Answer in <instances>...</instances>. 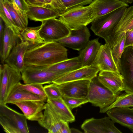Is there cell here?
<instances>
[{"instance_id":"1","label":"cell","mask_w":133,"mask_h":133,"mask_svg":"<svg viewBox=\"0 0 133 133\" xmlns=\"http://www.w3.org/2000/svg\"><path fill=\"white\" fill-rule=\"evenodd\" d=\"M68 59L65 46L57 42H49L29 49L24 63L25 66H49Z\"/></svg>"},{"instance_id":"2","label":"cell","mask_w":133,"mask_h":133,"mask_svg":"<svg viewBox=\"0 0 133 133\" xmlns=\"http://www.w3.org/2000/svg\"><path fill=\"white\" fill-rule=\"evenodd\" d=\"M96 14L89 4L69 9L60 14L58 19L70 30H77L87 26L96 17Z\"/></svg>"},{"instance_id":"3","label":"cell","mask_w":133,"mask_h":133,"mask_svg":"<svg viewBox=\"0 0 133 133\" xmlns=\"http://www.w3.org/2000/svg\"><path fill=\"white\" fill-rule=\"evenodd\" d=\"M127 7H123L96 17L91 23V29L96 35L103 38L107 43Z\"/></svg>"},{"instance_id":"4","label":"cell","mask_w":133,"mask_h":133,"mask_svg":"<svg viewBox=\"0 0 133 133\" xmlns=\"http://www.w3.org/2000/svg\"><path fill=\"white\" fill-rule=\"evenodd\" d=\"M27 119L21 114L7 106L0 104V123L7 133H29Z\"/></svg>"},{"instance_id":"5","label":"cell","mask_w":133,"mask_h":133,"mask_svg":"<svg viewBox=\"0 0 133 133\" xmlns=\"http://www.w3.org/2000/svg\"><path fill=\"white\" fill-rule=\"evenodd\" d=\"M118 95L114 94L102 84L97 76L90 81L86 98L93 106L99 108L100 113H104Z\"/></svg>"},{"instance_id":"6","label":"cell","mask_w":133,"mask_h":133,"mask_svg":"<svg viewBox=\"0 0 133 133\" xmlns=\"http://www.w3.org/2000/svg\"><path fill=\"white\" fill-rule=\"evenodd\" d=\"M22 80L21 72L6 63L0 68V104L6 101L14 87Z\"/></svg>"},{"instance_id":"7","label":"cell","mask_w":133,"mask_h":133,"mask_svg":"<svg viewBox=\"0 0 133 133\" xmlns=\"http://www.w3.org/2000/svg\"><path fill=\"white\" fill-rule=\"evenodd\" d=\"M47 66H25L21 72L24 83L50 84L63 75L48 70Z\"/></svg>"},{"instance_id":"8","label":"cell","mask_w":133,"mask_h":133,"mask_svg":"<svg viewBox=\"0 0 133 133\" xmlns=\"http://www.w3.org/2000/svg\"><path fill=\"white\" fill-rule=\"evenodd\" d=\"M42 23L40 34L45 42H57L70 34V30L59 19L51 18Z\"/></svg>"},{"instance_id":"9","label":"cell","mask_w":133,"mask_h":133,"mask_svg":"<svg viewBox=\"0 0 133 133\" xmlns=\"http://www.w3.org/2000/svg\"><path fill=\"white\" fill-rule=\"evenodd\" d=\"M119 71L123 79V91L133 94V48H125L121 57Z\"/></svg>"},{"instance_id":"10","label":"cell","mask_w":133,"mask_h":133,"mask_svg":"<svg viewBox=\"0 0 133 133\" xmlns=\"http://www.w3.org/2000/svg\"><path fill=\"white\" fill-rule=\"evenodd\" d=\"M109 117L99 119L92 118L85 120L81 126L85 133H122Z\"/></svg>"},{"instance_id":"11","label":"cell","mask_w":133,"mask_h":133,"mask_svg":"<svg viewBox=\"0 0 133 133\" xmlns=\"http://www.w3.org/2000/svg\"><path fill=\"white\" fill-rule=\"evenodd\" d=\"M90 36L89 30L86 26L79 29L70 30L68 36L57 42L65 47L80 51L88 43Z\"/></svg>"},{"instance_id":"12","label":"cell","mask_w":133,"mask_h":133,"mask_svg":"<svg viewBox=\"0 0 133 133\" xmlns=\"http://www.w3.org/2000/svg\"><path fill=\"white\" fill-rule=\"evenodd\" d=\"M100 70L92 65L83 67L66 73L58 77L52 83L58 85L66 82L82 80L91 81L97 76Z\"/></svg>"},{"instance_id":"13","label":"cell","mask_w":133,"mask_h":133,"mask_svg":"<svg viewBox=\"0 0 133 133\" xmlns=\"http://www.w3.org/2000/svg\"><path fill=\"white\" fill-rule=\"evenodd\" d=\"M90 81L82 80L68 82L58 85L62 97L85 98Z\"/></svg>"},{"instance_id":"14","label":"cell","mask_w":133,"mask_h":133,"mask_svg":"<svg viewBox=\"0 0 133 133\" xmlns=\"http://www.w3.org/2000/svg\"><path fill=\"white\" fill-rule=\"evenodd\" d=\"M100 71L120 73L113 59L111 49L108 45H101L96 57L92 65Z\"/></svg>"},{"instance_id":"15","label":"cell","mask_w":133,"mask_h":133,"mask_svg":"<svg viewBox=\"0 0 133 133\" xmlns=\"http://www.w3.org/2000/svg\"><path fill=\"white\" fill-rule=\"evenodd\" d=\"M31 47L30 43L27 41L18 42L13 47L4 62L21 72L25 66L24 58L25 54Z\"/></svg>"},{"instance_id":"16","label":"cell","mask_w":133,"mask_h":133,"mask_svg":"<svg viewBox=\"0 0 133 133\" xmlns=\"http://www.w3.org/2000/svg\"><path fill=\"white\" fill-rule=\"evenodd\" d=\"M12 104L18 107L29 120L38 122L43 117L42 111L45 108V104L44 101H20L15 102Z\"/></svg>"},{"instance_id":"17","label":"cell","mask_w":133,"mask_h":133,"mask_svg":"<svg viewBox=\"0 0 133 133\" xmlns=\"http://www.w3.org/2000/svg\"><path fill=\"white\" fill-rule=\"evenodd\" d=\"M129 30H133V6L127 8L109 38V44L115 45L124 33Z\"/></svg>"},{"instance_id":"18","label":"cell","mask_w":133,"mask_h":133,"mask_svg":"<svg viewBox=\"0 0 133 133\" xmlns=\"http://www.w3.org/2000/svg\"><path fill=\"white\" fill-rule=\"evenodd\" d=\"M43 115L38 122L39 124L48 131L49 133H59L63 120L55 111L51 105L45 104Z\"/></svg>"},{"instance_id":"19","label":"cell","mask_w":133,"mask_h":133,"mask_svg":"<svg viewBox=\"0 0 133 133\" xmlns=\"http://www.w3.org/2000/svg\"><path fill=\"white\" fill-rule=\"evenodd\" d=\"M100 82L115 95L123 91V77L120 73L100 71L98 76Z\"/></svg>"},{"instance_id":"20","label":"cell","mask_w":133,"mask_h":133,"mask_svg":"<svg viewBox=\"0 0 133 133\" xmlns=\"http://www.w3.org/2000/svg\"><path fill=\"white\" fill-rule=\"evenodd\" d=\"M106 113L115 123L128 128L133 132V108H112L107 111Z\"/></svg>"},{"instance_id":"21","label":"cell","mask_w":133,"mask_h":133,"mask_svg":"<svg viewBox=\"0 0 133 133\" xmlns=\"http://www.w3.org/2000/svg\"><path fill=\"white\" fill-rule=\"evenodd\" d=\"M93 8L96 17H99L123 7L127 3L118 0H94L89 4Z\"/></svg>"},{"instance_id":"22","label":"cell","mask_w":133,"mask_h":133,"mask_svg":"<svg viewBox=\"0 0 133 133\" xmlns=\"http://www.w3.org/2000/svg\"><path fill=\"white\" fill-rule=\"evenodd\" d=\"M98 38L89 41L85 47L80 51L78 56L82 67L91 65L101 46Z\"/></svg>"},{"instance_id":"23","label":"cell","mask_w":133,"mask_h":133,"mask_svg":"<svg viewBox=\"0 0 133 133\" xmlns=\"http://www.w3.org/2000/svg\"><path fill=\"white\" fill-rule=\"evenodd\" d=\"M26 14L28 18L30 20L41 22L49 19L58 18L60 15L52 9L38 6H28Z\"/></svg>"},{"instance_id":"24","label":"cell","mask_w":133,"mask_h":133,"mask_svg":"<svg viewBox=\"0 0 133 133\" xmlns=\"http://www.w3.org/2000/svg\"><path fill=\"white\" fill-rule=\"evenodd\" d=\"M3 1L5 6L17 27L21 31L27 27L28 18L26 12L20 9L15 2Z\"/></svg>"},{"instance_id":"25","label":"cell","mask_w":133,"mask_h":133,"mask_svg":"<svg viewBox=\"0 0 133 133\" xmlns=\"http://www.w3.org/2000/svg\"><path fill=\"white\" fill-rule=\"evenodd\" d=\"M19 37L9 27L5 25L2 51L0 53L1 62L3 64L11 51L19 41Z\"/></svg>"},{"instance_id":"26","label":"cell","mask_w":133,"mask_h":133,"mask_svg":"<svg viewBox=\"0 0 133 133\" xmlns=\"http://www.w3.org/2000/svg\"><path fill=\"white\" fill-rule=\"evenodd\" d=\"M47 102L51 105L62 119L68 123L75 121L74 116L62 97L56 99L47 98Z\"/></svg>"},{"instance_id":"27","label":"cell","mask_w":133,"mask_h":133,"mask_svg":"<svg viewBox=\"0 0 133 133\" xmlns=\"http://www.w3.org/2000/svg\"><path fill=\"white\" fill-rule=\"evenodd\" d=\"M83 67L78 56L62 61L50 66L48 70L63 75Z\"/></svg>"},{"instance_id":"28","label":"cell","mask_w":133,"mask_h":133,"mask_svg":"<svg viewBox=\"0 0 133 133\" xmlns=\"http://www.w3.org/2000/svg\"><path fill=\"white\" fill-rule=\"evenodd\" d=\"M93 0H52L51 3L46 7L52 9L60 14L73 8L89 4Z\"/></svg>"},{"instance_id":"29","label":"cell","mask_w":133,"mask_h":133,"mask_svg":"<svg viewBox=\"0 0 133 133\" xmlns=\"http://www.w3.org/2000/svg\"><path fill=\"white\" fill-rule=\"evenodd\" d=\"M47 98L27 91L20 89L16 86L8 97L5 104H12L15 102L24 101H38L45 102L47 101Z\"/></svg>"},{"instance_id":"30","label":"cell","mask_w":133,"mask_h":133,"mask_svg":"<svg viewBox=\"0 0 133 133\" xmlns=\"http://www.w3.org/2000/svg\"><path fill=\"white\" fill-rule=\"evenodd\" d=\"M41 27V25L36 27H27L21 31L22 41L29 42L31 48L45 43L40 34Z\"/></svg>"},{"instance_id":"31","label":"cell","mask_w":133,"mask_h":133,"mask_svg":"<svg viewBox=\"0 0 133 133\" xmlns=\"http://www.w3.org/2000/svg\"><path fill=\"white\" fill-rule=\"evenodd\" d=\"M0 17L4 22L5 25L10 28L15 34L22 41L21 35V31L17 27L11 16L5 6L3 0H0Z\"/></svg>"},{"instance_id":"32","label":"cell","mask_w":133,"mask_h":133,"mask_svg":"<svg viewBox=\"0 0 133 133\" xmlns=\"http://www.w3.org/2000/svg\"><path fill=\"white\" fill-rule=\"evenodd\" d=\"M133 107V94L127 93L118 95L115 101L105 110V112L114 108Z\"/></svg>"},{"instance_id":"33","label":"cell","mask_w":133,"mask_h":133,"mask_svg":"<svg viewBox=\"0 0 133 133\" xmlns=\"http://www.w3.org/2000/svg\"><path fill=\"white\" fill-rule=\"evenodd\" d=\"M125 32L111 49L113 59L119 71L121 58L125 49Z\"/></svg>"},{"instance_id":"34","label":"cell","mask_w":133,"mask_h":133,"mask_svg":"<svg viewBox=\"0 0 133 133\" xmlns=\"http://www.w3.org/2000/svg\"><path fill=\"white\" fill-rule=\"evenodd\" d=\"M42 85L36 83L22 84L20 82L16 87L20 89L25 90L33 94L47 98Z\"/></svg>"},{"instance_id":"35","label":"cell","mask_w":133,"mask_h":133,"mask_svg":"<svg viewBox=\"0 0 133 133\" xmlns=\"http://www.w3.org/2000/svg\"><path fill=\"white\" fill-rule=\"evenodd\" d=\"M44 89L47 98L56 99L62 97L58 85L52 83L44 86Z\"/></svg>"},{"instance_id":"36","label":"cell","mask_w":133,"mask_h":133,"mask_svg":"<svg viewBox=\"0 0 133 133\" xmlns=\"http://www.w3.org/2000/svg\"><path fill=\"white\" fill-rule=\"evenodd\" d=\"M62 98L71 110L89 102L86 98H80L68 97H63Z\"/></svg>"},{"instance_id":"37","label":"cell","mask_w":133,"mask_h":133,"mask_svg":"<svg viewBox=\"0 0 133 133\" xmlns=\"http://www.w3.org/2000/svg\"><path fill=\"white\" fill-rule=\"evenodd\" d=\"M125 32V48L133 45V30H128Z\"/></svg>"},{"instance_id":"38","label":"cell","mask_w":133,"mask_h":133,"mask_svg":"<svg viewBox=\"0 0 133 133\" xmlns=\"http://www.w3.org/2000/svg\"><path fill=\"white\" fill-rule=\"evenodd\" d=\"M15 3L18 7L22 10L26 12L28 9V6L24 0H14Z\"/></svg>"},{"instance_id":"39","label":"cell","mask_w":133,"mask_h":133,"mask_svg":"<svg viewBox=\"0 0 133 133\" xmlns=\"http://www.w3.org/2000/svg\"><path fill=\"white\" fill-rule=\"evenodd\" d=\"M28 6H43L44 0H24Z\"/></svg>"},{"instance_id":"40","label":"cell","mask_w":133,"mask_h":133,"mask_svg":"<svg viewBox=\"0 0 133 133\" xmlns=\"http://www.w3.org/2000/svg\"><path fill=\"white\" fill-rule=\"evenodd\" d=\"M59 133H71L70 128L69 127L68 122L64 121H63Z\"/></svg>"},{"instance_id":"41","label":"cell","mask_w":133,"mask_h":133,"mask_svg":"<svg viewBox=\"0 0 133 133\" xmlns=\"http://www.w3.org/2000/svg\"><path fill=\"white\" fill-rule=\"evenodd\" d=\"M3 21L1 17H0V53L2 51V42L4 30L5 26L3 24Z\"/></svg>"},{"instance_id":"42","label":"cell","mask_w":133,"mask_h":133,"mask_svg":"<svg viewBox=\"0 0 133 133\" xmlns=\"http://www.w3.org/2000/svg\"><path fill=\"white\" fill-rule=\"evenodd\" d=\"M52 0H44V7H47L51 3Z\"/></svg>"},{"instance_id":"43","label":"cell","mask_w":133,"mask_h":133,"mask_svg":"<svg viewBox=\"0 0 133 133\" xmlns=\"http://www.w3.org/2000/svg\"><path fill=\"white\" fill-rule=\"evenodd\" d=\"M71 133H81L82 132L78 129L74 128H70Z\"/></svg>"},{"instance_id":"44","label":"cell","mask_w":133,"mask_h":133,"mask_svg":"<svg viewBox=\"0 0 133 133\" xmlns=\"http://www.w3.org/2000/svg\"><path fill=\"white\" fill-rule=\"evenodd\" d=\"M127 4H131L133 2V0H118Z\"/></svg>"},{"instance_id":"45","label":"cell","mask_w":133,"mask_h":133,"mask_svg":"<svg viewBox=\"0 0 133 133\" xmlns=\"http://www.w3.org/2000/svg\"><path fill=\"white\" fill-rule=\"evenodd\" d=\"M10 2L12 3L14 2V0H9Z\"/></svg>"},{"instance_id":"46","label":"cell","mask_w":133,"mask_h":133,"mask_svg":"<svg viewBox=\"0 0 133 133\" xmlns=\"http://www.w3.org/2000/svg\"><path fill=\"white\" fill-rule=\"evenodd\" d=\"M131 46V47H132V48H133V45H132Z\"/></svg>"},{"instance_id":"47","label":"cell","mask_w":133,"mask_h":133,"mask_svg":"<svg viewBox=\"0 0 133 133\" xmlns=\"http://www.w3.org/2000/svg\"><path fill=\"white\" fill-rule=\"evenodd\" d=\"M6 0V1H10L9 0Z\"/></svg>"}]
</instances>
